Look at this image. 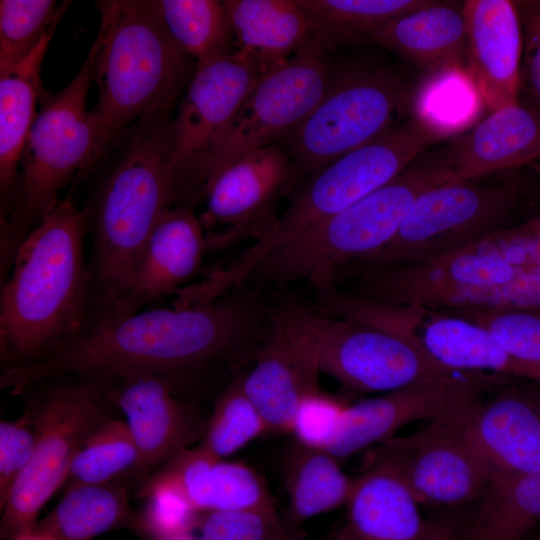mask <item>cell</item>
<instances>
[{"label":"cell","mask_w":540,"mask_h":540,"mask_svg":"<svg viewBox=\"0 0 540 540\" xmlns=\"http://www.w3.org/2000/svg\"><path fill=\"white\" fill-rule=\"evenodd\" d=\"M55 24L20 62L0 73V196L1 209L14 191L22 151L37 116L43 87L41 66Z\"/></svg>","instance_id":"83f0119b"},{"label":"cell","mask_w":540,"mask_h":540,"mask_svg":"<svg viewBox=\"0 0 540 540\" xmlns=\"http://www.w3.org/2000/svg\"><path fill=\"white\" fill-rule=\"evenodd\" d=\"M267 70L241 52L195 64L170 125L169 171L175 206L197 203L201 172L244 100Z\"/></svg>","instance_id":"5bb4252c"},{"label":"cell","mask_w":540,"mask_h":540,"mask_svg":"<svg viewBox=\"0 0 540 540\" xmlns=\"http://www.w3.org/2000/svg\"><path fill=\"white\" fill-rule=\"evenodd\" d=\"M426 520L422 540H459L461 523L453 514H436Z\"/></svg>","instance_id":"ee69618b"},{"label":"cell","mask_w":540,"mask_h":540,"mask_svg":"<svg viewBox=\"0 0 540 540\" xmlns=\"http://www.w3.org/2000/svg\"><path fill=\"white\" fill-rule=\"evenodd\" d=\"M440 152L454 177L462 180L535 164L540 161V104L529 96L519 98Z\"/></svg>","instance_id":"7402d4cb"},{"label":"cell","mask_w":540,"mask_h":540,"mask_svg":"<svg viewBox=\"0 0 540 540\" xmlns=\"http://www.w3.org/2000/svg\"><path fill=\"white\" fill-rule=\"evenodd\" d=\"M535 217H540V213H539V214H537V215H536Z\"/></svg>","instance_id":"c3c4849f"},{"label":"cell","mask_w":540,"mask_h":540,"mask_svg":"<svg viewBox=\"0 0 540 540\" xmlns=\"http://www.w3.org/2000/svg\"><path fill=\"white\" fill-rule=\"evenodd\" d=\"M157 470L173 478L201 513L277 509L265 481L254 469L214 457L199 447L181 451Z\"/></svg>","instance_id":"d4e9b609"},{"label":"cell","mask_w":540,"mask_h":540,"mask_svg":"<svg viewBox=\"0 0 540 540\" xmlns=\"http://www.w3.org/2000/svg\"><path fill=\"white\" fill-rule=\"evenodd\" d=\"M454 311L489 330L516 357L540 365V308Z\"/></svg>","instance_id":"f35d334b"},{"label":"cell","mask_w":540,"mask_h":540,"mask_svg":"<svg viewBox=\"0 0 540 540\" xmlns=\"http://www.w3.org/2000/svg\"><path fill=\"white\" fill-rule=\"evenodd\" d=\"M414 98L411 86L387 68H332L322 100L280 143L292 159L297 184L407 119Z\"/></svg>","instance_id":"8fae6325"},{"label":"cell","mask_w":540,"mask_h":540,"mask_svg":"<svg viewBox=\"0 0 540 540\" xmlns=\"http://www.w3.org/2000/svg\"><path fill=\"white\" fill-rule=\"evenodd\" d=\"M346 405L321 389L307 394L298 405L290 432L296 443L326 451L339 429Z\"/></svg>","instance_id":"60d3db41"},{"label":"cell","mask_w":540,"mask_h":540,"mask_svg":"<svg viewBox=\"0 0 540 540\" xmlns=\"http://www.w3.org/2000/svg\"><path fill=\"white\" fill-rule=\"evenodd\" d=\"M339 462L327 451L298 443L293 446L285 468L288 523L300 525L346 505L355 478H350Z\"/></svg>","instance_id":"4dcf8cb0"},{"label":"cell","mask_w":540,"mask_h":540,"mask_svg":"<svg viewBox=\"0 0 540 540\" xmlns=\"http://www.w3.org/2000/svg\"><path fill=\"white\" fill-rule=\"evenodd\" d=\"M266 432L267 424L245 393L242 374H237L220 394L198 447L225 459Z\"/></svg>","instance_id":"d590c367"},{"label":"cell","mask_w":540,"mask_h":540,"mask_svg":"<svg viewBox=\"0 0 540 540\" xmlns=\"http://www.w3.org/2000/svg\"><path fill=\"white\" fill-rule=\"evenodd\" d=\"M451 135L428 117H410L298 183L272 228L230 265L240 279L262 256L386 185L425 150Z\"/></svg>","instance_id":"8992f818"},{"label":"cell","mask_w":540,"mask_h":540,"mask_svg":"<svg viewBox=\"0 0 540 540\" xmlns=\"http://www.w3.org/2000/svg\"><path fill=\"white\" fill-rule=\"evenodd\" d=\"M319 375L293 345L277 305L272 326L253 359V367L242 374L243 389L269 432H290L302 399L320 389Z\"/></svg>","instance_id":"603a6c76"},{"label":"cell","mask_w":540,"mask_h":540,"mask_svg":"<svg viewBox=\"0 0 540 540\" xmlns=\"http://www.w3.org/2000/svg\"><path fill=\"white\" fill-rule=\"evenodd\" d=\"M296 184L292 159L281 144L254 151L222 169L205 190V209L199 216L208 253L259 241L277 220L280 199Z\"/></svg>","instance_id":"2e32d148"},{"label":"cell","mask_w":540,"mask_h":540,"mask_svg":"<svg viewBox=\"0 0 540 540\" xmlns=\"http://www.w3.org/2000/svg\"><path fill=\"white\" fill-rule=\"evenodd\" d=\"M167 540H200L198 537H195L192 533L176 536Z\"/></svg>","instance_id":"bcb514c9"},{"label":"cell","mask_w":540,"mask_h":540,"mask_svg":"<svg viewBox=\"0 0 540 540\" xmlns=\"http://www.w3.org/2000/svg\"><path fill=\"white\" fill-rule=\"evenodd\" d=\"M70 1H0V73L25 58L52 26L58 24Z\"/></svg>","instance_id":"8d00e7d4"},{"label":"cell","mask_w":540,"mask_h":540,"mask_svg":"<svg viewBox=\"0 0 540 540\" xmlns=\"http://www.w3.org/2000/svg\"><path fill=\"white\" fill-rule=\"evenodd\" d=\"M87 234L82 212L67 197L21 242L8 276L1 282L2 370L42 360L89 319Z\"/></svg>","instance_id":"3957f363"},{"label":"cell","mask_w":540,"mask_h":540,"mask_svg":"<svg viewBox=\"0 0 540 540\" xmlns=\"http://www.w3.org/2000/svg\"><path fill=\"white\" fill-rule=\"evenodd\" d=\"M466 71L490 112L520 98L523 31L515 1L468 0Z\"/></svg>","instance_id":"d6986e66"},{"label":"cell","mask_w":540,"mask_h":540,"mask_svg":"<svg viewBox=\"0 0 540 540\" xmlns=\"http://www.w3.org/2000/svg\"><path fill=\"white\" fill-rule=\"evenodd\" d=\"M206 254L207 236L199 216L186 206L168 209L153 228L126 292L99 312L131 314L155 299L175 295L198 275Z\"/></svg>","instance_id":"ffe728a7"},{"label":"cell","mask_w":540,"mask_h":540,"mask_svg":"<svg viewBox=\"0 0 540 540\" xmlns=\"http://www.w3.org/2000/svg\"><path fill=\"white\" fill-rule=\"evenodd\" d=\"M369 38L429 73L446 68H465L466 65L463 4L431 1L422 8L390 20Z\"/></svg>","instance_id":"484cf974"},{"label":"cell","mask_w":540,"mask_h":540,"mask_svg":"<svg viewBox=\"0 0 540 540\" xmlns=\"http://www.w3.org/2000/svg\"><path fill=\"white\" fill-rule=\"evenodd\" d=\"M459 540H529L540 523V467L500 485H487Z\"/></svg>","instance_id":"f546056e"},{"label":"cell","mask_w":540,"mask_h":540,"mask_svg":"<svg viewBox=\"0 0 540 540\" xmlns=\"http://www.w3.org/2000/svg\"><path fill=\"white\" fill-rule=\"evenodd\" d=\"M282 540H305V539H298V538H293V537L288 536Z\"/></svg>","instance_id":"7dc6e473"},{"label":"cell","mask_w":540,"mask_h":540,"mask_svg":"<svg viewBox=\"0 0 540 540\" xmlns=\"http://www.w3.org/2000/svg\"><path fill=\"white\" fill-rule=\"evenodd\" d=\"M278 312L296 349L319 373L362 392H389L459 374L407 340L375 326L324 313L278 292Z\"/></svg>","instance_id":"ba28073f"},{"label":"cell","mask_w":540,"mask_h":540,"mask_svg":"<svg viewBox=\"0 0 540 540\" xmlns=\"http://www.w3.org/2000/svg\"><path fill=\"white\" fill-rule=\"evenodd\" d=\"M178 381L148 372H127L115 377L113 400L139 452L131 477L140 484L169 459L201 437L205 425L176 396Z\"/></svg>","instance_id":"e0dca14e"},{"label":"cell","mask_w":540,"mask_h":540,"mask_svg":"<svg viewBox=\"0 0 540 540\" xmlns=\"http://www.w3.org/2000/svg\"><path fill=\"white\" fill-rule=\"evenodd\" d=\"M326 50L312 42L258 79L220 143L206 162L197 203L210 181L226 166L259 149L280 144L308 117L326 94L332 76Z\"/></svg>","instance_id":"4fadbf2b"},{"label":"cell","mask_w":540,"mask_h":540,"mask_svg":"<svg viewBox=\"0 0 540 540\" xmlns=\"http://www.w3.org/2000/svg\"><path fill=\"white\" fill-rule=\"evenodd\" d=\"M235 50L269 70L314 41L313 22L298 0H226Z\"/></svg>","instance_id":"4316f807"},{"label":"cell","mask_w":540,"mask_h":540,"mask_svg":"<svg viewBox=\"0 0 540 540\" xmlns=\"http://www.w3.org/2000/svg\"><path fill=\"white\" fill-rule=\"evenodd\" d=\"M145 499L135 513L132 529L146 540H167L198 529L202 513L170 476L155 471L139 485Z\"/></svg>","instance_id":"e575fe53"},{"label":"cell","mask_w":540,"mask_h":540,"mask_svg":"<svg viewBox=\"0 0 540 540\" xmlns=\"http://www.w3.org/2000/svg\"><path fill=\"white\" fill-rule=\"evenodd\" d=\"M92 66L89 52L63 89L41 93L14 191L1 209L2 280L8 276L21 242L60 202V191L77 173L96 166L111 145L97 117L87 109Z\"/></svg>","instance_id":"5b68a950"},{"label":"cell","mask_w":540,"mask_h":540,"mask_svg":"<svg viewBox=\"0 0 540 540\" xmlns=\"http://www.w3.org/2000/svg\"><path fill=\"white\" fill-rule=\"evenodd\" d=\"M523 31L521 86L540 104V0L515 1Z\"/></svg>","instance_id":"7bdbcfd3"},{"label":"cell","mask_w":540,"mask_h":540,"mask_svg":"<svg viewBox=\"0 0 540 540\" xmlns=\"http://www.w3.org/2000/svg\"><path fill=\"white\" fill-rule=\"evenodd\" d=\"M314 25V42L326 51L367 36L390 20L428 5V0H298Z\"/></svg>","instance_id":"d6a6232c"},{"label":"cell","mask_w":540,"mask_h":540,"mask_svg":"<svg viewBox=\"0 0 540 540\" xmlns=\"http://www.w3.org/2000/svg\"><path fill=\"white\" fill-rule=\"evenodd\" d=\"M420 503L393 474L363 470L354 479L344 522L330 540H422L427 520Z\"/></svg>","instance_id":"cb8c5ba5"},{"label":"cell","mask_w":540,"mask_h":540,"mask_svg":"<svg viewBox=\"0 0 540 540\" xmlns=\"http://www.w3.org/2000/svg\"><path fill=\"white\" fill-rule=\"evenodd\" d=\"M493 380L476 376L424 428L366 450L362 471L393 474L420 504L456 507L477 501L488 479L471 439L470 423L484 386Z\"/></svg>","instance_id":"9c48e42d"},{"label":"cell","mask_w":540,"mask_h":540,"mask_svg":"<svg viewBox=\"0 0 540 540\" xmlns=\"http://www.w3.org/2000/svg\"><path fill=\"white\" fill-rule=\"evenodd\" d=\"M478 375L431 378L346 405L337 434L326 451L341 461L394 437L412 422L431 420Z\"/></svg>","instance_id":"44dd1931"},{"label":"cell","mask_w":540,"mask_h":540,"mask_svg":"<svg viewBox=\"0 0 540 540\" xmlns=\"http://www.w3.org/2000/svg\"><path fill=\"white\" fill-rule=\"evenodd\" d=\"M525 273L501 254L490 237L445 256L350 268L338 293L385 305H421L448 310L511 307L512 283Z\"/></svg>","instance_id":"30bf717a"},{"label":"cell","mask_w":540,"mask_h":540,"mask_svg":"<svg viewBox=\"0 0 540 540\" xmlns=\"http://www.w3.org/2000/svg\"><path fill=\"white\" fill-rule=\"evenodd\" d=\"M200 540H282L288 537L277 509H239L204 512Z\"/></svg>","instance_id":"ab89813d"},{"label":"cell","mask_w":540,"mask_h":540,"mask_svg":"<svg viewBox=\"0 0 540 540\" xmlns=\"http://www.w3.org/2000/svg\"><path fill=\"white\" fill-rule=\"evenodd\" d=\"M100 27L92 44L93 111L112 144L141 117L172 110L194 73L173 41L156 0L97 1Z\"/></svg>","instance_id":"277c9868"},{"label":"cell","mask_w":540,"mask_h":540,"mask_svg":"<svg viewBox=\"0 0 540 540\" xmlns=\"http://www.w3.org/2000/svg\"><path fill=\"white\" fill-rule=\"evenodd\" d=\"M128 485L121 479L65 490L61 501L32 527L52 540H93L120 527L133 526Z\"/></svg>","instance_id":"f1b7e54d"},{"label":"cell","mask_w":540,"mask_h":540,"mask_svg":"<svg viewBox=\"0 0 540 540\" xmlns=\"http://www.w3.org/2000/svg\"><path fill=\"white\" fill-rule=\"evenodd\" d=\"M139 464V452L125 420L109 418L85 440L70 466L65 490L80 485L104 484L127 476Z\"/></svg>","instance_id":"836d02e7"},{"label":"cell","mask_w":540,"mask_h":540,"mask_svg":"<svg viewBox=\"0 0 540 540\" xmlns=\"http://www.w3.org/2000/svg\"><path fill=\"white\" fill-rule=\"evenodd\" d=\"M519 183L479 185L453 178L423 192L411 205L398 232L371 261L351 268L437 258L476 245L515 227Z\"/></svg>","instance_id":"7c38bea8"},{"label":"cell","mask_w":540,"mask_h":540,"mask_svg":"<svg viewBox=\"0 0 540 540\" xmlns=\"http://www.w3.org/2000/svg\"><path fill=\"white\" fill-rule=\"evenodd\" d=\"M277 304L276 293L245 286L203 304L94 313L42 360L2 370L0 388L16 396L58 376L117 377L136 371L179 381L216 365L253 360Z\"/></svg>","instance_id":"6da1fadb"},{"label":"cell","mask_w":540,"mask_h":540,"mask_svg":"<svg viewBox=\"0 0 540 540\" xmlns=\"http://www.w3.org/2000/svg\"><path fill=\"white\" fill-rule=\"evenodd\" d=\"M38 435L24 410L14 420L0 421V510L36 450Z\"/></svg>","instance_id":"b9f144b4"},{"label":"cell","mask_w":540,"mask_h":540,"mask_svg":"<svg viewBox=\"0 0 540 540\" xmlns=\"http://www.w3.org/2000/svg\"><path fill=\"white\" fill-rule=\"evenodd\" d=\"M171 110L147 114L110 145L82 214L92 248L88 260L91 313L127 290L160 217L175 206L169 171Z\"/></svg>","instance_id":"7a4b0ae2"},{"label":"cell","mask_w":540,"mask_h":540,"mask_svg":"<svg viewBox=\"0 0 540 540\" xmlns=\"http://www.w3.org/2000/svg\"><path fill=\"white\" fill-rule=\"evenodd\" d=\"M481 98L465 68L430 72L419 92H415L412 113L422 114L453 134L471 120Z\"/></svg>","instance_id":"74e56055"},{"label":"cell","mask_w":540,"mask_h":540,"mask_svg":"<svg viewBox=\"0 0 540 540\" xmlns=\"http://www.w3.org/2000/svg\"><path fill=\"white\" fill-rule=\"evenodd\" d=\"M12 540H52L48 536L36 531L33 528L21 533Z\"/></svg>","instance_id":"f6af8a7d"},{"label":"cell","mask_w":540,"mask_h":540,"mask_svg":"<svg viewBox=\"0 0 540 540\" xmlns=\"http://www.w3.org/2000/svg\"><path fill=\"white\" fill-rule=\"evenodd\" d=\"M115 377L63 375L28 388L25 411L37 431L35 453L1 509V539L32 528L52 495L65 484L88 436L112 418ZM24 392V393H25Z\"/></svg>","instance_id":"52a82bcc"},{"label":"cell","mask_w":540,"mask_h":540,"mask_svg":"<svg viewBox=\"0 0 540 540\" xmlns=\"http://www.w3.org/2000/svg\"><path fill=\"white\" fill-rule=\"evenodd\" d=\"M504 383L493 397L481 399L470 423L487 485L511 482L540 467V394Z\"/></svg>","instance_id":"ac0fdd59"},{"label":"cell","mask_w":540,"mask_h":540,"mask_svg":"<svg viewBox=\"0 0 540 540\" xmlns=\"http://www.w3.org/2000/svg\"><path fill=\"white\" fill-rule=\"evenodd\" d=\"M156 3L169 35L196 64L236 51L224 1L156 0Z\"/></svg>","instance_id":"1f68e13d"},{"label":"cell","mask_w":540,"mask_h":540,"mask_svg":"<svg viewBox=\"0 0 540 540\" xmlns=\"http://www.w3.org/2000/svg\"><path fill=\"white\" fill-rule=\"evenodd\" d=\"M339 313L407 340L453 371H486L540 385V365L516 357L489 330L455 311L344 299Z\"/></svg>","instance_id":"9a60e30c"}]
</instances>
